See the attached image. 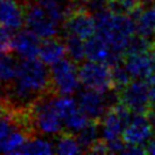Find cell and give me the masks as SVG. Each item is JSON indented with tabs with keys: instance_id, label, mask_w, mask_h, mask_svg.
<instances>
[{
	"instance_id": "obj_28",
	"label": "cell",
	"mask_w": 155,
	"mask_h": 155,
	"mask_svg": "<svg viewBox=\"0 0 155 155\" xmlns=\"http://www.w3.org/2000/svg\"><path fill=\"white\" fill-rule=\"evenodd\" d=\"M71 1H73V2H76V4H81V5H82V4H87L90 0H71Z\"/></svg>"
},
{
	"instance_id": "obj_19",
	"label": "cell",
	"mask_w": 155,
	"mask_h": 155,
	"mask_svg": "<svg viewBox=\"0 0 155 155\" xmlns=\"http://www.w3.org/2000/svg\"><path fill=\"white\" fill-rule=\"evenodd\" d=\"M54 151L58 154H80L84 153V149L79 143L76 134L64 130L57 134L54 142Z\"/></svg>"
},
{
	"instance_id": "obj_3",
	"label": "cell",
	"mask_w": 155,
	"mask_h": 155,
	"mask_svg": "<svg viewBox=\"0 0 155 155\" xmlns=\"http://www.w3.org/2000/svg\"><path fill=\"white\" fill-rule=\"evenodd\" d=\"M52 91L58 96L73 94L81 84L79 67L70 58H63L50 68Z\"/></svg>"
},
{
	"instance_id": "obj_10",
	"label": "cell",
	"mask_w": 155,
	"mask_h": 155,
	"mask_svg": "<svg viewBox=\"0 0 155 155\" xmlns=\"http://www.w3.org/2000/svg\"><path fill=\"white\" fill-rule=\"evenodd\" d=\"M109 92V91H108ZM108 92H99L97 90L87 88L79 92L78 104L81 110L88 116L90 120L99 121L109 109V101L113 98H108Z\"/></svg>"
},
{
	"instance_id": "obj_26",
	"label": "cell",
	"mask_w": 155,
	"mask_h": 155,
	"mask_svg": "<svg viewBox=\"0 0 155 155\" xmlns=\"http://www.w3.org/2000/svg\"><path fill=\"white\" fill-rule=\"evenodd\" d=\"M149 90H150V98H151V104L155 105V73L149 78Z\"/></svg>"
},
{
	"instance_id": "obj_21",
	"label": "cell",
	"mask_w": 155,
	"mask_h": 155,
	"mask_svg": "<svg viewBox=\"0 0 155 155\" xmlns=\"http://www.w3.org/2000/svg\"><path fill=\"white\" fill-rule=\"evenodd\" d=\"M65 46H67V54L76 64H81L86 58L85 52V40L76 36V35H67L65 36Z\"/></svg>"
},
{
	"instance_id": "obj_13",
	"label": "cell",
	"mask_w": 155,
	"mask_h": 155,
	"mask_svg": "<svg viewBox=\"0 0 155 155\" xmlns=\"http://www.w3.org/2000/svg\"><path fill=\"white\" fill-rule=\"evenodd\" d=\"M0 24L13 30L25 25V6L21 0H0Z\"/></svg>"
},
{
	"instance_id": "obj_2",
	"label": "cell",
	"mask_w": 155,
	"mask_h": 155,
	"mask_svg": "<svg viewBox=\"0 0 155 155\" xmlns=\"http://www.w3.org/2000/svg\"><path fill=\"white\" fill-rule=\"evenodd\" d=\"M54 96V92L45 93L35 99L28 108L34 130L42 134L57 136L64 131L63 121L53 103Z\"/></svg>"
},
{
	"instance_id": "obj_25",
	"label": "cell",
	"mask_w": 155,
	"mask_h": 155,
	"mask_svg": "<svg viewBox=\"0 0 155 155\" xmlns=\"http://www.w3.org/2000/svg\"><path fill=\"white\" fill-rule=\"evenodd\" d=\"M153 47L151 42H150V39L148 38H144V36H133L127 46V50H126V54H130V53H138V52H144V51H148Z\"/></svg>"
},
{
	"instance_id": "obj_7",
	"label": "cell",
	"mask_w": 155,
	"mask_h": 155,
	"mask_svg": "<svg viewBox=\"0 0 155 155\" xmlns=\"http://www.w3.org/2000/svg\"><path fill=\"white\" fill-rule=\"evenodd\" d=\"M119 99L132 113L144 114L151 105L149 84L142 79H134L119 91Z\"/></svg>"
},
{
	"instance_id": "obj_24",
	"label": "cell",
	"mask_w": 155,
	"mask_h": 155,
	"mask_svg": "<svg viewBox=\"0 0 155 155\" xmlns=\"http://www.w3.org/2000/svg\"><path fill=\"white\" fill-rule=\"evenodd\" d=\"M15 30L0 24V53H10L13 51Z\"/></svg>"
},
{
	"instance_id": "obj_6",
	"label": "cell",
	"mask_w": 155,
	"mask_h": 155,
	"mask_svg": "<svg viewBox=\"0 0 155 155\" xmlns=\"http://www.w3.org/2000/svg\"><path fill=\"white\" fill-rule=\"evenodd\" d=\"M25 6V27L36 34L41 40L56 36L61 24H58L38 2L27 0Z\"/></svg>"
},
{
	"instance_id": "obj_8",
	"label": "cell",
	"mask_w": 155,
	"mask_h": 155,
	"mask_svg": "<svg viewBox=\"0 0 155 155\" xmlns=\"http://www.w3.org/2000/svg\"><path fill=\"white\" fill-rule=\"evenodd\" d=\"M131 117V110L122 103L110 105L101 120V137L105 142L120 139Z\"/></svg>"
},
{
	"instance_id": "obj_14",
	"label": "cell",
	"mask_w": 155,
	"mask_h": 155,
	"mask_svg": "<svg viewBox=\"0 0 155 155\" xmlns=\"http://www.w3.org/2000/svg\"><path fill=\"white\" fill-rule=\"evenodd\" d=\"M40 38L31 30L19 29L13 36V51L21 58H35L39 56Z\"/></svg>"
},
{
	"instance_id": "obj_16",
	"label": "cell",
	"mask_w": 155,
	"mask_h": 155,
	"mask_svg": "<svg viewBox=\"0 0 155 155\" xmlns=\"http://www.w3.org/2000/svg\"><path fill=\"white\" fill-rule=\"evenodd\" d=\"M136 33L144 38L155 36V6L142 5L133 15Z\"/></svg>"
},
{
	"instance_id": "obj_12",
	"label": "cell",
	"mask_w": 155,
	"mask_h": 155,
	"mask_svg": "<svg viewBox=\"0 0 155 155\" xmlns=\"http://www.w3.org/2000/svg\"><path fill=\"white\" fill-rule=\"evenodd\" d=\"M85 52L86 58L94 62L107 63L110 67L116 65L122 62V54L115 52L110 45L97 33L90 39L85 40Z\"/></svg>"
},
{
	"instance_id": "obj_11",
	"label": "cell",
	"mask_w": 155,
	"mask_h": 155,
	"mask_svg": "<svg viewBox=\"0 0 155 155\" xmlns=\"http://www.w3.org/2000/svg\"><path fill=\"white\" fill-rule=\"evenodd\" d=\"M124 65L133 79H149L155 73V47L148 51L126 54Z\"/></svg>"
},
{
	"instance_id": "obj_1",
	"label": "cell",
	"mask_w": 155,
	"mask_h": 155,
	"mask_svg": "<svg viewBox=\"0 0 155 155\" xmlns=\"http://www.w3.org/2000/svg\"><path fill=\"white\" fill-rule=\"evenodd\" d=\"M97 34L117 53H126L127 46L136 33V23L131 15L114 12L109 8L94 13Z\"/></svg>"
},
{
	"instance_id": "obj_30",
	"label": "cell",
	"mask_w": 155,
	"mask_h": 155,
	"mask_svg": "<svg viewBox=\"0 0 155 155\" xmlns=\"http://www.w3.org/2000/svg\"><path fill=\"white\" fill-rule=\"evenodd\" d=\"M154 2H155V0H154Z\"/></svg>"
},
{
	"instance_id": "obj_18",
	"label": "cell",
	"mask_w": 155,
	"mask_h": 155,
	"mask_svg": "<svg viewBox=\"0 0 155 155\" xmlns=\"http://www.w3.org/2000/svg\"><path fill=\"white\" fill-rule=\"evenodd\" d=\"M33 136H34V133L28 131L24 127L15 128L10 133V136L0 144V153H4V154H21V150H22L23 145Z\"/></svg>"
},
{
	"instance_id": "obj_17",
	"label": "cell",
	"mask_w": 155,
	"mask_h": 155,
	"mask_svg": "<svg viewBox=\"0 0 155 155\" xmlns=\"http://www.w3.org/2000/svg\"><path fill=\"white\" fill-rule=\"evenodd\" d=\"M19 59L10 53H0V96L15 82L18 73Z\"/></svg>"
},
{
	"instance_id": "obj_23",
	"label": "cell",
	"mask_w": 155,
	"mask_h": 155,
	"mask_svg": "<svg viewBox=\"0 0 155 155\" xmlns=\"http://www.w3.org/2000/svg\"><path fill=\"white\" fill-rule=\"evenodd\" d=\"M111 74H113L114 88L121 90L125 85H127L131 81V75L127 71V69H126V67L124 65L122 62L111 67Z\"/></svg>"
},
{
	"instance_id": "obj_4",
	"label": "cell",
	"mask_w": 155,
	"mask_h": 155,
	"mask_svg": "<svg viewBox=\"0 0 155 155\" xmlns=\"http://www.w3.org/2000/svg\"><path fill=\"white\" fill-rule=\"evenodd\" d=\"M67 35H76L84 40L90 39L97 33L96 18L91 11L81 4H70L63 23Z\"/></svg>"
},
{
	"instance_id": "obj_9",
	"label": "cell",
	"mask_w": 155,
	"mask_h": 155,
	"mask_svg": "<svg viewBox=\"0 0 155 155\" xmlns=\"http://www.w3.org/2000/svg\"><path fill=\"white\" fill-rule=\"evenodd\" d=\"M155 127L150 122L148 115L136 114L132 116L122 132V140L127 145L144 147L153 138Z\"/></svg>"
},
{
	"instance_id": "obj_22",
	"label": "cell",
	"mask_w": 155,
	"mask_h": 155,
	"mask_svg": "<svg viewBox=\"0 0 155 155\" xmlns=\"http://www.w3.org/2000/svg\"><path fill=\"white\" fill-rule=\"evenodd\" d=\"M53 153H56L54 144H52L50 140L36 138L35 136L29 138L21 150V154H53Z\"/></svg>"
},
{
	"instance_id": "obj_15",
	"label": "cell",
	"mask_w": 155,
	"mask_h": 155,
	"mask_svg": "<svg viewBox=\"0 0 155 155\" xmlns=\"http://www.w3.org/2000/svg\"><path fill=\"white\" fill-rule=\"evenodd\" d=\"M67 54L65 40L56 36L42 39L39 50V58L47 65H52L63 59Z\"/></svg>"
},
{
	"instance_id": "obj_5",
	"label": "cell",
	"mask_w": 155,
	"mask_h": 155,
	"mask_svg": "<svg viewBox=\"0 0 155 155\" xmlns=\"http://www.w3.org/2000/svg\"><path fill=\"white\" fill-rule=\"evenodd\" d=\"M79 78L81 85L99 92H108L114 88L111 67L107 63L87 59L79 65Z\"/></svg>"
},
{
	"instance_id": "obj_29",
	"label": "cell",
	"mask_w": 155,
	"mask_h": 155,
	"mask_svg": "<svg viewBox=\"0 0 155 155\" xmlns=\"http://www.w3.org/2000/svg\"><path fill=\"white\" fill-rule=\"evenodd\" d=\"M134 1H137V2H139V4H145V0H134Z\"/></svg>"
},
{
	"instance_id": "obj_20",
	"label": "cell",
	"mask_w": 155,
	"mask_h": 155,
	"mask_svg": "<svg viewBox=\"0 0 155 155\" xmlns=\"http://www.w3.org/2000/svg\"><path fill=\"white\" fill-rule=\"evenodd\" d=\"M101 122L99 121H93L90 120L87 122V125L85 127H82L76 134L79 143L81 144L84 153H88V150L91 149V147L98 140L101 139Z\"/></svg>"
},
{
	"instance_id": "obj_27",
	"label": "cell",
	"mask_w": 155,
	"mask_h": 155,
	"mask_svg": "<svg viewBox=\"0 0 155 155\" xmlns=\"http://www.w3.org/2000/svg\"><path fill=\"white\" fill-rule=\"evenodd\" d=\"M145 149H147V153L155 155V136H153V138L149 140V143L147 144Z\"/></svg>"
}]
</instances>
